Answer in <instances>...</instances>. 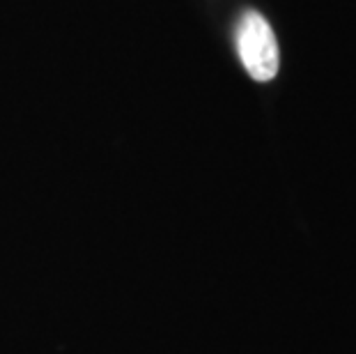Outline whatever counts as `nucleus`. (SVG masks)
Returning a JSON list of instances; mask_svg holds the SVG:
<instances>
[{
    "mask_svg": "<svg viewBox=\"0 0 356 354\" xmlns=\"http://www.w3.org/2000/svg\"><path fill=\"white\" fill-rule=\"evenodd\" d=\"M234 44L241 65L255 81H271L278 74V44L267 19L257 12H244L234 30Z\"/></svg>",
    "mask_w": 356,
    "mask_h": 354,
    "instance_id": "nucleus-1",
    "label": "nucleus"
}]
</instances>
